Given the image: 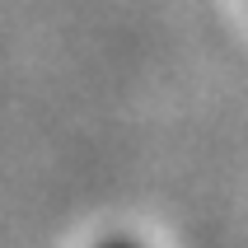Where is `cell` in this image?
Masks as SVG:
<instances>
[{"mask_svg": "<svg viewBox=\"0 0 248 248\" xmlns=\"http://www.w3.org/2000/svg\"><path fill=\"white\" fill-rule=\"evenodd\" d=\"M94 248H145L140 239H126V234H112V239H98Z\"/></svg>", "mask_w": 248, "mask_h": 248, "instance_id": "6da1fadb", "label": "cell"}]
</instances>
